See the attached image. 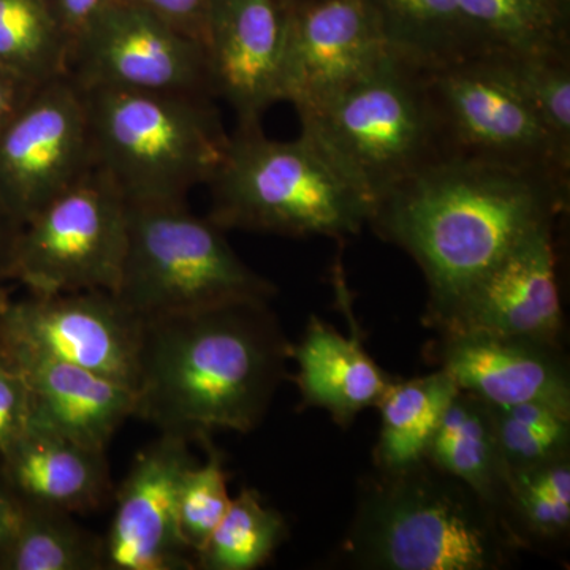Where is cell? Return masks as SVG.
<instances>
[{"mask_svg": "<svg viewBox=\"0 0 570 570\" xmlns=\"http://www.w3.org/2000/svg\"><path fill=\"white\" fill-rule=\"evenodd\" d=\"M487 61L502 70L527 97L558 156L570 167V48Z\"/></svg>", "mask_w": 570, "mask_h": 570, "instance_id": "obj_29", "label": "cell"}, {"mask_svg": "<svg viewBox=\"0 0 570 570\" xmlns=\"http://www.w3.org/2000/svg\"><path fill=\"white\" fill-rule=\"evenodd\" d=\"M439 335V367L460 390L491 406L542 403L570 414V374L562 347L479 332Z\"/></svg>", "mask_w": 570, "mask_h": 570, "instance_id": "obj_17", "label": "cell"}, {"mask_svg": "<svg viewBox=\"0 0 570 570\" xmlns=\"http://www.w3.org/2000/svg\"><path fill=\"white\" fill-rule=\"evenodd\" d=\"M56 11L71 36H78L105 9L118 0H51Z\"/></svg>", "mask_w": 570, "mask_h": 570, "instance_id": "obj_34", "label": "cell"}, {"mask_svg": "<svg viewBox=\"0 0 570 570\" xmlns=\"http://www.w3.org/2000/svg\"><path fill=\"white\" fill-rule=\"evenodd\" d=\"M36 88H29L7 71L0 70V127L20 108Z\"/></svg>", "mask_w": 570, "mask_h": 570, "instance_id": "obj_37", "label": "cell"}, {"mask_svg": "<svg viewBox=\"0 0 570 570\" xmlns=\"http://www.w3.org/2000/svg\"><path fill=\"white\" fill-rule=\"evenodd\" d=\"M0 474L22 505L86 513L111 493L107 452L32 426L0 455Z\"/></svg>", "mask_w": 570, "mask_h": 570, "instance_id": "obj_19", "label": "cell"}, {"mask_svg": "<svg viewBox=\"0 0 570 570\" xmlns=\"http://www.w3.org/2000/svg\"><path fill=\"white\" fill-rule=\"evenodd\" d=\"M469 59L570 48L568 0H459Z\"/></svg>", "mask_w": 570, "mask_h": 570, "instance_id": "obj_22", "label": "cell"}, {"mask_svg": "<svg viewBox=\"0 0 570 570\" xmlns=\"http://www.w3.org/2000/svg\"><path fill=\"white\" fill-rule=\"evenodd\" d=\"M81 89V88H80ZM94 167L129 204L186 202L208 186L228 134L208 94L81 89Z\"/></svg>", "mask_w": 570, "mask_h": 570, "instance_id": "obj_4", "label": "cell"}, {"mask_svg": "<svg viewBox=\"0 0 570 570\" xmlns=\"http://www.w3.org/2000/svg\"><path fill=\"white\" fill-rule=\"evenodd\" d=\"M209 219L223 230L283 236L358 235L373 206L347 183L306 135L266 137L262 126H236L208 184Z\"/></svg>", "mask_w": 570, "mask_h": 570, "instance_id": "obj_5", "label": "cell"}, {"mask_svg": "<svg viewBox=\"0 0 570 570\" xmlns=\"http://www.w3.org/2000/svg\"><path fill=\"white\" fill-rule=\"evenodd\" d=\"M21 513V502L18 501L9 483L0 474V560L9 549L14 531L20 524Z\"/></svg>", "mask_w": 570, "mask_h": 570, "instance_id": "obj_36", "label": "cell"}, {"mask_svg": "<svg viewBox=\"0 0 570 570\" xmlns=\"http://www.w3.org/2000/svg\"><path fill=\"white\" fill-rule=\"evenodd\" d=\"M71 41L51 0H0V70L29 88L69 75Z\"/></svg>", "mask_w": 570, "mask_h": 570, "instance_id": "obj_25", "label": "cell"}, {"mask_svg": "<svg viewBox=\"0 0 570 570\" xmlns=\"http://www.w3.org/2000/svg\"><path fill=\"white\" fill-rule=\"evenodd\" d=\"M0 362L24 377L32 397V426L107 452L116 431L134 417L135 392L121 382L29 352H0Z\"/></svg>", "mask_w": 570, "mask_h": 570, "instance_id": "obj_18", "label": "cell"}, {"mask_svg": "<svg viewBox=\"0 0 570 570\" xmlns=\"http://www.w3.org/2000/svg\"><path fill=\"white\" fill-rule=\"evenodd\" d=\"M448 159L538 171L570 184L538 112L487 59H464L425 71Z\"/></svg>", "mask_w": 570, "mask_h": 570, "instance_id": "obj_9", "label": "cell"}, {"mask_svg": "<svg viewBox=\"0 0 570 570\" xmlns=\"http://www.w3.org/2000/svg\"><path fill=\"white\" fill-rule=\"evenodd\" d=\"M287 22V0L209 2L202 41L209 88L235 112L236 126H262L265 111L283 102Z\"/></svg>", "mask_w": 570, "mask_h": 570, "instance_id": "obj_15", "label": "cell"}, {"mask_svg": "<svg viewBox=\"0 0 570 570\" xmlns=\"http://www.w3.org/2000/svg\"><path fill=\"white\" fill-rule=\"evenodd\" d=\"M224 232L186 202L129 204L115 295L141 321L243 299L272 302L275 284L239 258Z\"/></svg>", "mask_w": 570, "mask_h": 570, "instance_id": "obj_7", "label": "cell"}, {"mask_svg": "<svg viewBox=\"0 0 570 570\" xmlns=\"http://www.w3.org/2000/svg\"><path fill=\"white\" fill-rule=\"evenodd\" d=\"M78 88L208 94L204 45L127 0L105 9L71 41Z\"/></svg>", "mask_w": 570, "mask_h": 570, "instance_id": "obj_12", "label": "cell"}, {"mask_svg": "<svg viewBox=\"0 0 570 570\" xmlns=\"http://www.w3.org/2000/svg\"><path fill=\"white\" fill-rule=\"evenodd\" d=\"M129 202L94 167L21 225L11 283L29 294H115L126 254Z\"/></svg>", "mask_w": 570, "mask_h": 570, "instance_id": "obj_8", "label": "cell"}, {"mask_svg": "<svg viewBox=\"0 0 570 570\" xmlns=\"http://www.w3.org/2000/svg\"><path fill=\"white\" fill-rule=\"evenodd\" d=\"M92 168L85 97L69 75L33 89L0 127V208L20 225Z\"/></svg>", "mask_w": 570, "mask_h": 570, "instance_id": "obj_10", "label": "cell"}, {"mask_svg": "<svg viewBox=\"0 0 570 570\" xmlns=\"http://www.w3.org/2000/svg\"><path fill=\"white\" fill-rule=\"evenodd\" d=\"M288 527L283 513L268 508L255 490L243 489L204 549L195 569L254 570L264 566L285 542Z\"/></svg>", "mask_w": 570, "mask_h": 570, "instance_id": "obj_27", "label": "cell"}, {"mask_svg": "<svg viewBox=\"0 0 570 570\" xmlns=\"http://www.w3.org/2000/svg\"><path fill=\"white\" fill-rule=\"evenodd\" d=\"M190 439L160 433L141 450L116 493L104 538V570H193L195 557L178 530V493L197 463Z\"/></svg>", "mask_w": 570, "mask_h": 570, "instance_id": "obj_14", "label": "cell"}, {"mask_svg": "<svg viewBox=\"0 0 570 570\" xmlns=\"http://www.w3.org/2000/svg\"><path fill=\"white\" fill-rule=\"evenodd\" d=\"M200 441L208 450V456L204 463H195L187 469L178 493L179 535L195 558L232 502L223 453L209 442V434L202 436Z\"/></svg>", "mask_w": 570, "mask_h": 570, "instance_id": "obj_31", "label": "cell"}, {"mask_svg": "<svg viewBox=\"0 0 570 570\" xmlns=\"http://www.w3.org/2000/svg\"><path fill=\"white\" fill-rule=\"evenodd\" d=\"M292 347L266 299L145 318L134 417L190 441L249 433L268 414Z\"/></svg>", "mask_w": 570, "mask_h": 570, "instance_id": "obj_2", "label": "cell"}, {"mask_svg": "<svg viewBox=\"0 0 570 570\" xmlns=\"http://www.w3.org/2000/svg\"><path fill=\"white\" fill-rule=\"evenodd\" d=\"M20 230L21 225L0 208V298L9 294L7 284L11 283V266Z\"/></svg>", "mask_w": 570, "mask_h": 570, "instance_id": "obj_35", "label": "cell"}, {"mask_svg": "<svg viewBox=\"0 0 570 570\" xmlns=\"http://www.w3.org/2000/svg\"><path fill=\"white\" fill-rule=\"evenodd\" d=\"M288 3L306 2V0H287Z\"/></svg>", "mask_w": 570, "mask_h": 570, "instance_id": "obj_38", "label": "cell"}, {"mask_svg": "<svg viewBox=\"0 0 570 570\" xmlns=\"http://www.w3.org/2000/svg\"><path fill=\"white\" fill-rule=\"evenodd\" d=\"M425 460L459 479L504 515L509 471L487 401L459 390L431 438Z\"/></svg>", "mask_w": 570, "mask_h": 570, "instance_id": "obj_21", "label": "cell"}, {"mask_svg": "<svg viewBox=\"0 0 570 570\" xmlns=\"http://www.w3.org/2000/svg\"><path fill=\"white\" fill-rule=\"evenodd\" d=\"M554 225H546L491 266L439 333L479 332L562 347Z\"/></svg>", "mask_w": 570, "mask_h": 570, "instance_id": "obj_16", "label": "cell"}, {"mask_svg": "<svg viewBox=\"0 0 570 570\" xmlns=\"http://www.w3.org/2000/svg\"><path fill=\"white\" fill-rule=\"evenodd\" d=\"M298 118L302 134L373 208L412 176L448 159L425 71L392 55Z\"/></svg>", "mask_w": 570, "mask_h": 570, "instance_id": "obj_6", "label": "cell"}, {"mask_svg": "<svg viewBox=\"0 0 570 570\" xmlns=\"http://www.w3.org/2000/svg\"><path fill=\"white\" fill-rule=\"evenodd\" d=\"M0 570H104V539L81 528L69 512L22 505Z\"/></svg>", "mask_w": 570, "mask_h": 570, "instance_id": "obj_26", "label": "cell"}, {"mask_svg": "<svg viewBox=\"0 0 570 570\" xmlns=\"http://www.w3.org/2000/svg\"><path fill=\"white\" fill-rule=\"evenodd\" d=\"M127 2L151 11L160 20L200 43L204 41L206 14L212 0H127Z\"/></svg>", "mask_w": 570, "mask_h": 570, "instance_id": "obj_33", "label": "cell"}, {"mask_svg": "<svg viewBox=\"0 0 570 570\" xmlns=\"http://www.w3.org/2000/svg\"><path fill=\"white\" fill-rule=\"evenodd\" d=\"M142 321L112 292L0 298V352L61 360L135 392Z\"/></svg>", "mask_w": 570, "mask_h": 570, "instance_id": "obj_11", "label": "cell"}, {"mask_svg": "<svg viewBox=\"0 0 570 570\" xmlns=\"http://www.w3.org/2000/svg\"><path fill=\"white\" fill-rule=\"evenodd\" d=\"M504 517L524 549L568 538L570 456L509 474Z\"/></svg>", "mask_w": 570, "mask_h": 570, "instance_id": "obj_28", "label": "cell"}, {"mask_svg": "<svg viewBox=\"0 0 570 570\" xmlns=\"http://www.w3.org/2000/svg\"><path fill=\"white\" fill-rule=\"evenodd\" d=\"M32 428V397L20 371L0 362V455Z\"/></svg>", "mask_w": 570, "mask_h": 570, "instance_id": "obj_32", "label": "cell"}, {"mask_svg": "<svg viewBox=\"0 0 570 570\" xmlns=\"http://www.w3.org/2000/svg\"><path fill=\"white\" fill-rule=\"evenodd\" d=\"M569 194L570 184L551 175L444 159L381 198L367 225L420 266L430 296L425 322L439 330L491 266L557 224Z\"/></svg>", "mask_w": 570, "mask_h": 570, "instance_id": "obj_1", "label": "cell"}, {"mask_svg": "<svg viewBox=\"0 0 570 570\" xmlns=\"http://www.w3.org/2000/svg\"><path fill=\"white\" fill-rule=\"evenodd\" d=\"M352 328L347 337L313 316L298 346L292 347L303 404L324 409L343 428L360 412L376 407L393 377L371 358Z\"/></svg>", "mask_w": 570, "mask_h": 570, "instance_id": "obj_20", "label": "cell"}, {"mask_svg": "<svg viewBox=\"0 0 570 570\" xmlns=\"http://www.w3.org/2000/svg\"><path fill=\"white\" fill-rule=\"evenodd\" d=\"M491 411L509 474L570 456V414L542 403L491 406Z\"/></svg>", "mask_w": 570, "mask_h": 570, "instance_id": "obj_30", "label": "cell"}, {"mask_svg": "<svg viewBox=\"0 0 570 570\" xmlns=\"http://www.w3.org/2000/svg\"><path fill=\"white\" fill-rule=\"evenodd\" d=\"M523 549L497 508L423 460L363 479L336 561L362 570H502Z\"/></svg>", "mask_w": 570, "mask_h": 570, "instance_id": "obj_3", "label": "cell"}, {"mask_svg": "<svg viewBox=\"0 0 570 570\" xmlns=\"http://www.w3.org/2000/svg\"><path fill=\"white\" fill-rule=\"evenodd\" d=\"M459 390L441 367L426 376L392 377L376 406L381 433L373 453L374 469L400 471L425 460L431 438Z\"/></svg>", "mask_w": 570, "mask_h": 570, "instance_id": "obj_23", "label": "cell"}, {"mask_svg": "<svg viewBox=\"0 0 570 570\" xmlns=\"http://www.w3.org/2000/svg\"><path fill=\"white\" fill-rule=\"evenodd\" d=\"M390 55L366 0L288 3L281 96L311 110L363 80Z\"/></svg>", "mask_w": 570, "mask_h": 570, "instance_id": "obj_13", "label": "cell"}, {"mask_svg": "<svg viewBox=\"0 0 570 570\" xmlns=\"http://www.w3.org/2000/svg\"><path fill=\"white\" fill-rule=\"evenodd\" d=\"M390 55L422 71L469 59L459 0H366Z\"/></svg>", "mask_w": 570, "mask_h": 570, "instance_id": "obj_24", "label": "cell"}]
</instances>
